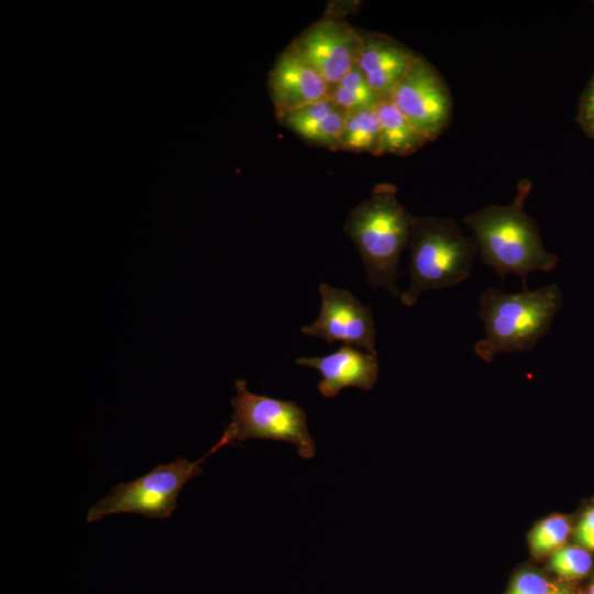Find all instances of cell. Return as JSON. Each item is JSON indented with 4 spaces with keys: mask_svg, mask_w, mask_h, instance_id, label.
<instances>
[{
    "mask_svg": "<svg viewBox=\"0 0 594 594\" xmlns=\"http://www.w3.org/2000/svg\"><path fill=\"white\" fill-rule=\"evenodd\" d=\"M414 217L397 199L396 187L383 183L350 211L343 227L360 252L367 283L394 297L399 295L397 265L409 243Z\"/></svg>",
    "mask_w": 594,
    "mask_h": 594,
    "instance_id": "cell-2",
    "label": "cell"
},
{
    "mask_svg": "<svg viewBox=\"0 0 594 594\" xmlns=\"http://www.w3.org/2000/svg\"><path fill=\"white\" fill-rule=\"evenodd\" d=\"M548 594H564V593L561 590L554 588L552 586V588L550 590V592Z\"/></svg>",
    "mask_w": 594,
    "mask_h": 594,
    "instance_id": "cell-22",
    "label": "cell"
},
{
    "mask_svg": "<svg viewBox=\"0 0 594 594\" xmlns=\"http://www.w3.org/2000/svg\"><path fill=\"white\" fill-rule=\"evenodd\" d=\"M552 585L541 575L524 572L513 582L508 594H548Z\"/></svg>",
    "mask_w": 594,
    "mask_h": 594,
    "instance_id": "cell-19",
    "label": "cell"
},
{
    "mask_svg": "<svg viewBox=\"0 0 594 594\" xmlns=\"http://www.w3.org/2000/svg\"><path fill=\"white\" fill-rule=\"evenodd\" d=\"M570 530L568 520L553 516L538 524L529 536V543L536 556L558 550L565 541Z\"/></svg>",
    "mask_w": 594,
    "mask_h": 594,
    "instance_id": "cell-17",
    "label": "cell"
},
{
    "mask_svg": "<svg viewBox=\"0 0 594 594\" xmlns=\"http://www.w3.org/2000/svg\"><path fill=\"white\" fill-rule=\"evenodd\" d=\"M578 120L584 132L594 139V76L582 96Z\"/></svg>",
    "mask_w": 594,
    "mask_h": 594,
    "instance_id": "cell-20",
    "label": "cell"
},
{
    "mask_svg": "<svg viewBox=\"0 0 594 594\" xmlns=\"http://www.w3.org/2000/svg\"><path fill=\"white\" fill-rule=\"evenodd\" d=\"M334 103L343 109L372 108L380 97L369 85L358 63L331 89Z\"/></svg>",
    "mask_w": 594,
    "mask_h": 594,
    "instance_id": "cell-16",
    "label": "cell"
},
{
    "mask_svg": "<svg viewBox=\"0 0 594 594\" xmlns=\"http://www.w3.org/2000/svg\"><path fill=\"white\" fill-rule=\"evenodd\" d=\"M530 189L531 183L524 179L512 204L490 205L463 219L473 232L482 263L502 280L508 274L518 275L524 289L529 273H549L558 264V256L543 246L536 220L524 210Z\"/></svg>",
    "mask_w": 594,
    "mask_h": 594,
    "instance_id": "cell-1",
    "label": "cell"
},
{
    "mask_svg": "<svg viewBox=\"0 0 594 594\" xmlns=\"http://www.w3.org/2000/svg\"><path fill=\"white\" fill-rule=\"evenodd\" d=\"M361 44V32L344 20L326 16L307 28L290 45L332 89L358 63Z\"/></svg>",
    "mask_w": 594,
    "mask_h": 594,
    "instance_id": "cell-9",
    "label": "cell"
},
{
    "mask_svg": "<svg viewBox=\"0 0 594 594\" xmlns=\"http://www.w3.org/2000/svg\"><path fill=\"white\" fill-rule=\"evenodd\" d=\"M361 35L358 65L380 98L389 96L416 54L387 35L374 32H361Z\"/></svg>",
    "mask_w": 594,
    "mask_h": 594,
    "instance_id": "cell-12",
    "label": "cell"
},
{
    "mask_svg": "<svg viewBox=\"0 0 594 594\" xmlns=\"http://www.w3.org/2000/svg\"><path fill=\"white\" fill-rule=\"evenodd\" d=\"M296 364L318 370L321 380L318 391L324 397H334L346 387L370 391L378 378L377 355L343 345L323 356H300Z\"/></svg>",
    "mask_w": 594,
    "mask_h": 594,
    "instance_id": "cell-11",
    "label": "cell"
},
{
    "mask_svg": "<svg viewBox=\"0 0 594 594\" xmlns=\"http://www.w3.org/2000/svg\"><path fill=\"white\" fill-rule=\"evenodd\" d=\"M552 570L565 579H579L584 576L592 566L591 554L579 547L559 549L551 558Z\"/></svg>",
    "mask_w": 594,
    "mask_h": 594,
    "instance_id": "cell-18",
    "label": "cell"
},
{
    "mask_svg": "<svg viewBox=\"0 0 594 594\" xmlns=\"http://www.w3.org/2000/svg\"><path fill=\"white\" fill-rule=\"evenodd\" d=\"M346 114L328 98L284 113L277 121L311 145L339 151Z\"/></svg>",
    "mask_w": 594,
    "mask_h": 594,
    "instance_id": "cell-13",
    "label": "cell"
},
{
    "mask_svg": "<svg viewBox=\"0 0 594 594\" xmlns=\"http://www.w3.org/2000/svg\"><path fill=\"white\" fill-rule=\"evenodd\" d=\"M268 89L276 118L331 97V87L292 45L268 73Z\"/></svg>",
    "mask_w": 594,
    "mask_h": 594,
    "instance_id": "cell-10",
    "label": "cell"
},
{
    "mask_svg": "<svg viewBox=\"0 0 594 594\" xmlns=\"http://www.w3.org/2000/svg\"><path fill=\"white\" fill-rule=\"evenodd\" d=\"M409 287L400 301L414 306L421 293L455 286L465 280L479 252L473 237H466L454 220L414 217L409 243Z\"/></svg>",
    "mask_w": 594,
    "mask_h": 594,
    "instance_id": "cell-4",
    "label": "cell"
},
{
    "mask_svg": "<svg viewBox=\"0 0 594 594\" xmlns=\"http://www.w3.org/2000/svg\"><path fill=\"white\" fill-rule=\"evenodd\" d=\"M220 439L197 461L184 458L158 464L144 475L114 485L110 492L92 505L86 521L92 522L114 514H140L148 518H168L177 508V498L191 479L202 474L201 463L224 447Z\"/></svg>",
    "mask_w": 594,
    "mask_h": 594,
    "instance_id": "cell-5",
    "label": "cell"
},
{
    "mask_svg": "<svg viewBox=\"0 0 594 594\" xmlns=\"http://www.w3.org/2000/svg\"><path fill=\"white\" fill-rule=\"evenodd\" d=\"M575 536L580 543L594 550V508L586 510L582 516L576 527Z\"/></svg>",
    "mask_w": 594,
    "mask_h": 594,
    "instance_id": "cell-21",
    "label": "cell"
},
{
    "mask_svg": "<svg viewBox=\"0 0 594 594\" xmlns=\"http://www.w3.org/2000/svg\"><path fill=\"white\" fill-rule=\"evenodd\" d=\"M321 306L317 319L301 328V333L321 338L327 343L344 342L377 355L372 309L363 305L349 290L319 285Z\"/></svg>",
    "mask_w": 594,
    "mask_h": 594,
    "instance_id": "cell-8",
    "label": "cell"
},
{
    "mask_svg": "<svg viewBox=\"0 0 594 594\" xmlns=\"http://www.w3.org/2000/svg\"><path fill=\"white\" fill-rule=\"evenodd\" d=\"M562 301L556 284L516 294L486 289L479 300L485 338L475 343L474 352L483 361L492 362L501 353L534 350L550 332Z\"/></svg>",
    "mask_w": 594,
    "mask_h": 594,
    "instance_id": "cell-3",
    "label": "cell"
},
{
    "mask_svg": "<svg viewBox=\"0 0 594 594\" xmlns=\"http://www.w3.org/2000/svg\"><path fill=\"white\" fill-rule=\"evenodd\" d=\"M235 391L230 422L220 438L226 444L249 439L285 441L296 446L299 457L314 458L315 441L299 405L251 393L244 380L235 381Z\"/></svg>",
    "mask_w": 594,
    "mask_h": 594,
    "instance_id": "cell-6",
    "label": "cell"
},
{
    "mask_svg": "<svg viewBox=\"0 0 594 594\" xmlns=\"http://www.w3.org/2000/svg\"><path fill=\"white\" fill-rule=\"evenodd\" d=\"M340 150L381 155V127L374 107L348 110Z\"/></svg>",
    "mask_w": 594,
    "mask_h": 594,
    "instance_id": "cell-15",
    "label": "cell"
},
{
    "mask_svg": "<svg viewBox=\"0 0 594 594\" xmlns=\"http://www.w3.org/2000/svg\"><path fill=\"white\" fill-rule=\"evenodd\" d=\"M397 109L427 141L439 138L452 117V97L438 70L416 55L389 95Z\"/></svg>",
    "mask_w": 594,
    "mask_h": 594,
    "instance_id": "cell-7",
    "label": "cell"
},
{
    "mask_svg": "<svg viewBox=\"0 0 594 594\" xmlns=\"http://www.w3.org/2000/svg\"><path fill=\"white\" fill-rule=\"evenodd\" d=\"M591 594H594V582H593V584L591 586Z\"/></svg>",
    "mask_w": 594,
    "mask_h": 594,
    "instance_id": "cell-23",
    "label": "cell"
},
{
    "mask_svg": "<svg viewBox=\"0 0 594 594\" xmlns=\"http://www.w3.org/2000/svg\"><path fill=\"white\" fill-rule=\"evenodd\" d=\"M374 110L381 127V155H409L427 143L389 96L380 98Z\"/></svg>",
    "mask_w": 594,
    "mask_h": 594,
    "instance_id": "cell-14",
    "label": "cell"
}]
</instances>
